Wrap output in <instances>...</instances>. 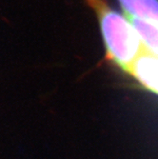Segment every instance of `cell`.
<instances>
[{
  "label": "cell",
  "mask_w": 158,
  "mask_h": 159,
  "mask_svg": "<svg viewBox=\"0 0 158 159\" xmlns=\"http://www.w3.org/2000/svg\"><path fill=\"white\" fill-rule=\"evenodd\" d=\"M85 1L95 12L108 58L126 73L146 52L137 33L126 16L113 11L105 0Z\"/></svg>",
  "instance_id": "1"
},
{
  "label": "cell",
  "mask_w": 158,
  "mask_h": 159,
  "mask_svg": "<svg viewBox=\"0 0 158 159\" xmlns=\"http://www.w3.org/2000/svg\"><path fill=\"white\" fill-rule=\"evenodd\" d=\"M143 88L158 95V58L145 52L126 71Z\"/></svg>",
  "instance_id": "2"
},
{
  "label": "cell",
  "mask_w": 158,
  "mask_h": 159,
  "mask_svg": "<svg viewBox=\"0 0 158 159\" xmlns=\"http://www.w3.org/2000/svg\"><path fill=\"white\" fill-rule=\"evenodd\" d=\"M137 33L145 51L158 58V23L124 13Z\"/></svg>",
  "instance_id": "3"
},
{
  "label": "cell",
  "mask_w": 158,
  "mask_h": 159,
  "mask_svg": "<svg viewBox=\"0 0 158 159\" xmlns=\"http://www.w3.org/2000/svg\"><path fill=\"white\" fill-rule=\"evenodd\" d=\"M124 13L158 23V0H118Z\"/></svg>",
  "instance_id": "4"
}]
</instances>
